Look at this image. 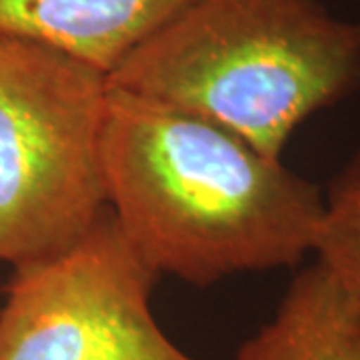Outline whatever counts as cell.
<instances>
[{
    "instance_id": "6da1fadb",
    "label": "cell",
    "mask_w": 360,
    "mask_h": 360,
    "mask_svg": "<svg viewBox=\"0 0 360 360\" xmlns=\"http://www.w3.org/2000/svg\"><path fill=\"white\" fill-rule=\"evenodd\" d=\"M101 150L110 212L158 276L208 286L312 252L322 188L231 130L110 86Z\"/></svg>"
},
{
    "instance_id": "7a4b0ae2",
    "label": "cell",
    "mask_w": 360,
    "mask_h": 360,
    "mask_svg": "<svg viewBox=\"0 0 360 360\" xmlns=\"http://www.w3.org/2000/svg\"><path fill=\"white\" fill-rule=\"evenodd\" d=\"M283 160L310 116L360 90V25L321 0H191L108 75Z\"/></svg>"
},
{
    "instance_id": "3957f363",
    "label": "cell",
    "mask_w": 360,
    "mask_h": 360,
    "mask_svg": "<svg viewBox=\"0 0 360 360\" xmlns=\"http://www.w3.org/2000/svg\"><path fill=\"white\" fill-rule=\"evenodd\" d=\"M108 92L101 68L0 37V264L58 255L110 210L101 150Z\"/></svg>"
},
{
    "instance_id": "277c9868",
    "label": "cell",
    "mask_w": 360,
    "mask_h": 360,
    "mask_svg": "<svg viewBox=\"0 0 360 360\" xmlns=\"http://www.w3.org/2000/svg\"><path fill=\"white\" fill-rule=\"evenodd\" d=\"M156 278L108 210L63 252L14 266L0 360H196L156 322Z\"/></svg>"
},
{
    "instance_id": "5b68a950",
    "label": "cell",
    "mask_w": 360,
    "mask_h": 360,
    "mask_svg": "<svg viewBox=\"0 0 360 360\" xmlns=\"http://www.w3.org/2000/svg\"><path fill=\"white\" fill-rule=\"evenodd\" d=\"M191 0H0V37L40 42L110 75Z\"/></svg>"
},
{
    "instance_id": "8992f818",
    "label": "cell",
    "mask_w": 360,
    "mask_h": 360,
    "mask_svg": "<svg viewBox=\"0 0 360 360\" xmlns=\"http://www.w3.org/2000/svg\"><path fill=\"white\" fill-rule=\"evenodd\" d=\"M236 360H360V302L314 262L296 272Z\"/></svg>"
},
{
    "instance_id": "52a82bcc",
    "label": "cell",
    "mask_w": 360,
    "mask_h": 360,
    "mask_svg": "<svg viewBox=\"0 0 360 360\" xmlns=\"http://www.w3.org/2000/svg\"><path fill=\"white\" fill-rule=\"evenodd\" d=\"M312 252L360 302V148L328 182Z\"/></svg>"
}]
</instances>
